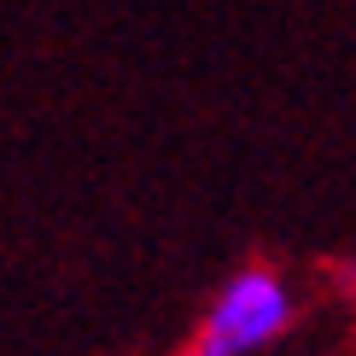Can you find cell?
Returning <instances> with one entry per match:
<instances>
[{
    "instance_id": "6da1fadb",
    "label": "cell",
    "mask_w": 356,
    "mask_h": 356,
    "mask_svg": "<svg viewBox=\"0 0 356 356\" xmlns=\"http://www.w3.org/2000/svg\"><path fill=\"white\" fill-rule=\"evenodd\" d=\"M298 316V298L275 269H240L211 298L187 356H257L269 350Z\"/></svg>"
}]
</instances>
